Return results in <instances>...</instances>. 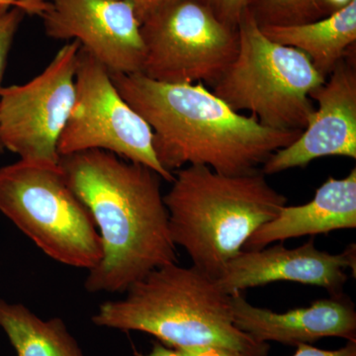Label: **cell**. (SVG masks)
Segmentation results:
<instances>
[{"instance_id": "6da1fadb", "label": "cell", "mask_w": 356, "mask_h": 356, "mask_svg": "<svg viewBox=\"0 0 356 356\" xmlns=\"http://www.w3.org/2000/svg\"><path fill=\"white\" fill-rule=\"evenodd\" d=\"M58 165L102 238V261L84 282L88 292H126L177 262L159 173L99 149L60 156Z\"/></svg>"}, {"instance_id": "7a4b0ae2", "label": "cell", "mask_w": 356, "mask_h": 356, "mask_svg": "<svg viewBox=\"0 0 356 356\" xmlns=\"http://www.w3.org/2000/svg\"><path fill=\"white\" fill-rule=\"evenodd\" d=\"M122 97L147 122L161 166L173 173L205 165L224 175L261 170L300 131L261 125L229 108L203 83H165L143 74H110Z\"/></svg>"}, {"instance_id": "3957f363", "label": "cell", "mask_w": 356, "mask_h": 356, "mask_svg": "<svg viewBox=\"0 0 356 356\" xmlns=\"http://www.w3.org/2000/svg\"><path fill=\"white\" fill-rule=\"evenodd\" d=\"M126 292L125 298L103 303L92 322L146 332L175 348L214 346L243 356L268 355V343L236 327L231 296L195 266L175 262L159 267Z\"/></svg>"}, {"instance_id": "277c9868", "label": "cell", "mask_w": 356, "mask_h": 356, "mask_svg": "<svg viewBox=\"0 0 356 356\" xmlns=\"http://www.w3.org/2000/svg\"><path fill=\"white\" fill-rule=\"evenodd\" d=\"M163 195L170 235L192 266L218 280L250 236L277 216L286 196L259 172L224 175L205 165H187L173 172Z\"/></svg>"}, {"instance_id": "5b68a950", "label": "cell", "mask_w": 356, "mask_h": 356, "mask_svg": "<svg viewBox=\"0 0 356 356\" xmlns=\"http://www.w3.org/2000/svg\"><path fill=\"white\" fill-rule=\"evenodd\" d=\"M236 30L238 53L213 93L266 127L303 132L316 109L310 93L325 77L303 51L267 38L248 9Z\"/></svg>"}, {"instance_id": "8992f818", "label": "cell", "mask_w": 356, "mask_h": 356, "mask_svg": "<svg viewBox=\"0 0 356 356\" xmlns=\"http://www.w3.org/2000/svg\"><path fill=\"white\" fill-rule=\"evenodd\" d=\"M0 211L56 261L91 270L102 261L92 216L58 163L20 159L0 168Z\"/></svg>"}, {"instance_id": "52a82bcc", "label": "cell", "mask_w": 356, "mask_h": 356, "mask_svg": "<svg viewBox=\"0 0 356 356\" xmlns=\"http://www.w3.org/2000/svg\"><path fill=\"white\" fill-rule=\"evenodd\" d=\"M142 74L165 83L213 86L236 58V27L222 22L206 0H170L140 21Z\"/></svg>"}, {"instance_id": "ba28073f", "label": "cell", "mask_w": 356, "mask_h": 356, "mask_svg": "<svg viewBox=\"0 0 356 356\" xmlns=\"http://www.w3.org/2000/svg\"><path fill=\"white\" fill-rule=\"evenodd\" d=\"M91 149L146 165L170 184L175 179L156 159L147 122L122 97L108 70L81 48L74 106L58 140V153L64 156Z\"/></svg>"}, {"instance_id": "9c48e42d", "label": "cell", "mask_w": 356, "mask_h": 356, "mask_svg": "<svg viewBox=\"0 0 356 356\" xmlns=\"http://www.w3.org/2000/svg\"><path fill=\"white\" fill-rule=\"evenodd\" d=\"M81 44H65L31 81L0 90V144L21 161L58 163V144L76 96Z\"/></svg>"}, {"instance_id": "30bf717a", "label": "cell", "mask_w": 356, "mask_h": 356, "mask_svg": "<svg viewBox=\"0 0 356 356\" xmlns=\"http://www.w3.org/2000/svg\"><path fill=\"white\" fill-rule=\"evenodd\" d=\"M40 15L51 39L72 40L109 74H142L140 22L126 0H47Z\"/></svg>"}, {"instance_id": "8fae6325", "label": "cell", "mask_w": 356, "mask_h": 356, "mask_svg": "<svg viewBox=\"0 0 356 356\" xmlns=\"http://www.w3.org/2000/svg\"><path fill=\"white\" fill-rule=\"evenodd\" d=\"M310 98L317 105L306 128L292 144L271 154L262 165L264 175L305 168L325 156L356 159V69L350 51Z\"/></svg>"}, {"instance_id": "7c38bea8", "label": "cell", "mask_w": 356, "mask_h": 356, "mask_svg": "<svg viewBox=\"0 0 356 356\" xmlns=\"http://www.w3.org/2000/svg\"><path fill=\"white\" fill-rule=\"evenodd\" d=\"M348 268L353 269L355 276V243L341 254H332L318 250L315 238H310L299 248L276 245L261 250H243L229 262L217 282L229 295L275 281H293L322 287L331 296H339L343 294Z\"/></svg>"}, {"instance_id": "4fadbf2b", "label": "cell", "mask_w": 356, "mask_h": 356, "mask_svg": "<svg viewBox=\"0 0 356 356\" xmlns=\"http://www.w3.org/2000/svg\"><path fill=\"white\" fill-rule=\"evenodd\" d=\"M229 296L236 327L261 343L297 346L331 337L356 341L355 307L344 293L281 314L252 305L242 292Z\"/></svg>"}, {"instance_id": "5bb4252c", "label": "cell", "mask_w": 356, "mask_h": 356, "mask_svg": "<svg viewBox=\"0 0 356 356\" xmlns=\"http://www.w3.org/2000/svg\"><path fill=\"white\" fill-rule=\"evenodd\" d=\"M355 228L356 168H353L346 177L327 178L310 202L285 205L277 216L250 236L243 250H261L289 238Z\"/></svg>"}, {"instance_id": "9a60e30c", "label": "cell", "mask_w": 356, "mask_h": 356, "mask_svg": "<svg viewBox=\"0 0 356 356\" xmlns=\"http://www.w3.org/2000/svg\"><path fill=\"white\" fill-rule=\"evenodd\" d=\"M259 27L271 41L303 51L327 79L355 43L356 0L314 22Z\"/></svg>"}, {"instance_id": "2e32d148", "label": "cell", "mask_w": 356, "mask_h": 356, "mask_svg": "<svg viewBox=\"0 0 356 356\" xmlns=\"http://www.w3.org/2000/svg\"><path fill=\"white\" fill-rule=\"evenodd\" d=\"M0 327L18 356H84L60 318L42 320L22 304L0 299Z\"/></svg>"}, {"instance_id": "e0dca14e", "label": "cell", "mask_w": 356, "mask_h": 356, "mask_svg": "<svg viewBox=\"0 0 356 356\" xmlns=\"http://www.w3.org/2000/svg\"><path fill=\"white\" fill-rule=\"evenodd\" d=\"M247 9L259 26L304 24L331 14L324 0H248Z\"/></svg>"}, {"instance_id": "ac0fdd59", "label": "cell", "mask_w": 356, "mask_h": 356, "mask_svg": "<svg viewBox=\"0 0 356 356\" xmlns=\"http://www.w3.org/2000/svg\"><path fill=\"white\" fill-rule=\"evenodd\" d=\"M25 15L26 13L19 7H13L0 13V90L2 88L9 51ZM3 147L0 144V154L3 153Z\"/></svg>"}, {"instance_id": "d6986e66", "label": "cell", "mask_w": 356, "mask_h": 356, "mask_svg": "<svg viewBox=\"0 0 356 356\" xmlns=\"http://www.w3.org/2000/svg\"><path fill=\"white\" fill-rule=\"evenodd\" d=\"M214 9L218 17L227 24L236 27L247 9L248 0H206Z\"/></svg>"}, {"instance_id": "ffe728a7", "label": "cell", "mask_w": 356, "mask_h": 356, "mask_svg": "<svg viewBox=\"0 0 356 356\" xmlns=\"http://www.w3.org/2000/svg\"><path fill=\"white\" fill-rule=\"evenodd\" d=\"M293 356H356V341H348L343 348L334 350H321L311 344L300 343Z\"/></svg>"}, {"instance_id": "44dd1931", "label": "cell", "mask_w": 356, "mask_h": 356, "mask_svg": "<svg viewBox=\"0 0 356 356\" xmlns=\"http://www.w3.org/2000/svg\"><path fill=\"white\" fill-rule=\"evenodd\" d=\"M184 356H243L236 351L221 346H205L195 348H177Z\"/></svg>"}, {"instance_id": "7402d4cb", "label": "cell", "mask_w": 356, "mask_h": 356, "mask_svg": "<svg viewBox=\"0 0 356 356\" xmlns=\"http://www.w3.org/2000/svg\"><path fill=\"white\" fill-rule=\"evenodd\" d=\"M133 4L136 14L139 18L140 22L149 13H153L154 9L163 6L170 0H126Z\"/></svg>"}, {"instance_id": "603a6c76", "label": "cell", "mask_w": 356, "mask_h": 356, "mask_svg": "<svg viewBox=\"0 0 356 356\" xmlns=\"http://www.w3.org/2000/svg\"><path fill=\"white\" fill-rule=\"evenodd\" d=\"M15 7H19L29 15H41L46 9L47 0H8Z\"/></svg>"}, {"instance_id": "cb8c5ba5", "label": "cell", "mask_w": 356, "mask_h": 356, "mask_svg": "<svg viewBox=\"0 0 356 356\" xmlns=\"http://www.w3.org/2000/svg\"><path fill=\"white\" fill-rule=\"evenodd\" d=\"M136 356H184L179 350L165 346L161 341H154L149 353H136Z\"/></svg>"}, {"instance_id": "d4e9b609", "label": "cell", "mask_w": 356, "mask_h": 356, "mask_svg": "<svg viewBox=\"0 0 356 356\" xmlns=\"http://www.w3.org/2000/svg\"><path fill=\"white\" fill-rule=\"evenodd\" d=\"M353 0H324L325 6L329 9L330 13H332L339 9L343 8L344 6L350 4Z\"/></svg>"}, {"instance_id": "484cf974", "label": "cell", "mask_w": 356, "mask_h": 356, "mask_svg": "<svg viewBox=\"0 0 356 356\" xmlns=\"http://www.w3.org/2000/svg\"><path fill=\"white\" fill-rule=\"evenodd\" d=\"M15 7L8 0H0V13H4V11L8 10V9Z\"/></svg>"}]
</instances>
